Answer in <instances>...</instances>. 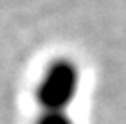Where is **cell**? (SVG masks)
<instances>
[{
    "label": "cell",
    "instance_id": "obj_1",
    "mask_svg": "<svg viewBox=\"0 0 126 124\" xmlns=\"http://www.w3.org/2000/svg\"><path fill=\"white\" fill-rule=\"evenodd\" d=\"M79 88V70L68 59H58L47 67L36 88L42 110H67Z\"/></svg>",
    "mask_w": 126,
    "mask_h": 124
},
{
    "label": "cell",
    "instance_id": "obj_2",
    "mask_svg": "<svg viewBox=\"0 0 126 124\" xmlns=\"http://www.w3.org/2000/svg\"><path fill=\"white\" fill-rule=\"evenodd\" d=\"M36 124H74L67 110H42Z\"/></svg>",
    "mask_w": 126,
    "mask_h": 124
}]
</instances>
